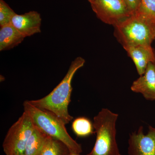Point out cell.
<instances>
[{"instance_id":"5","label":"cell","mask_w":155,"mask_h":155,"mask_svg":"<svg viewBox=\"0 0 155 155\" xmlns=\"http://www.w3.org/2000/svg\"><path fill=\"white\" fill-rule=\"evenodd\" d=\"M35 128L30 116L23 112L9 128L3 143L6 155H23L28 139Z\"/></svg>"},{"instance_id":"17","label":"cell","mask_w":155,"mask_h":155,"mask_svg":"<svg viewBox=\"0 0 155 155\" xmlns=\"http://www.w3.org/2000/svg\"><path fill=\"white\" fill-rule=\"evenodd\" d=\"M131 14L138 11L140 6L141 0H123Z\"/></svg>"},{"instance_id":"3","label":"cell","mask_w":155,"mask_h":155,"mask_svg":"<svg viewBox=\"0 0 155 155\" xmlns=\"http://www.w3.org/2000/svg\"><path fill=\"white\" fill-rule=\"evenodd\" d=\"M23 106L24 112L30 116L34 124L40 130L62 142L70 152H82L81 145L70 136L65 127L66 124L61 119L48 111L37 107L28 101H25Z\"/></svg>"},{"instance_id":"1","label":"cell","mask_w":155,"mask_h":155,"mask_svg":"<svg viewBox=\"0 0 155 155\" xmlns=\"http://www.w3.org/2000/svg\"><path fill=\"white\" fill-rule=\"evenodd\" d=\"M85 63V60L81 57L75 58L71 63L63 80L49 94L40 99L28 101L37 107L55 115L66 125L69 123L73 119L68 111L72 90V78L76 72L83 67Z\"/></svg>"},{"instance_id":"16","label":"cell","mask_w":155,"mask_h":155,"mask_svg":"<svg viewBox=\"0 0 155 155\" xmlns=\"http://www.w3.org/2000/svg\"><path fill=\"white\" fill-rule=\"evenodd\" d=\"M138 11L155 24V0H141Z\"/></svg>"},{"instance_id":"15","label":"cell","mask_w":155,"mask_h":155,"mask_svg":"<svg viewBox=\"0 0 155 155\" xmlns=\"http://www.w3.org/2000/svg\"><path fill=\"white\" fill-rule=\"evenodd\" d=\"M16 13L4 0H0V27L11 24Z\"/></svg>"},{"instance_id":"2","label":"cell","mask_w":155,"mask_h":155,"mask_svg":"<svg viewBox=\"0 0 155 155\" xmlns=\"http://www.w3.org/2000/svg\"><path fill=\"white\" fill-rule=\"evenodd\" d=\"M115 35L123 47L151 46L155 39V24L140 11L114 25Z\"/></svg>"},{"instance_id":"6","label":"cell","mask_w":155,"mask_h":155,"mask_svg":"<svg viewBox=\"0 0 155 155\" xmlns=\"http://www.w3.org/2000/svg\"><path fill=\"white\" fill-rule=\"evenodd\" d=\"M92 9L104 23L114 25L132 15L123 0H92Z\"/></svg>"},{"instance_id":"9","label":"cell","mask_w":155,"mask_h":155,"mask_svg":"<svg viewBox=\"0 0 155 155\" xmlns=\"http://www.w3.org/2000/svg\"><path fill=\"white\" fill-rule=\"evenodd\" d=\"M135 64L139 75H143L149 63L155 64V54L151 46H128L123 47Z\"/></svg>"},{"instance_id":"13","label":"cell","mask_w":155,"mask_h":155,"mask_svg":"<svg viewBox=\"0 0 155 155\" xmlns=\"http://www.w3.org/2000/svg\"><path fill=\"white\" fill-rule=\"evenodd\" d=\"M72 127L75 135L79 137H86L94 133L93 123L86 117L75 119L72 122Z\"/></svg>"},{"instance_id":"8","label":"cell","mask_w":155,"mask_h":155,"mask_svg":"<svg viewBox=\"0 0 155 155\" xmlns=\"http://www.w3.org/2000/svg\"><path fill=\"white\" fill-rule=\"evenodd\" d=\"M41 20L39 13L30 11L24 14H15L12 18L11 24L26 38L40 33Z\"/></svg>"},{"instance_id":"4","label":"cell","mask_w":155,"mask_h":155,"mask_svg":"<svg viewBox=\"0 0 155 155\" xmlns=\"http://www.w3.org/2000/svg\"><path fill=\"white\" fill-rule=\"evenodd\" d=\"M118 114L103 108L94 118L96 140L87 155H121L116 141V124Z\"/></svg>"},{"instance_id":"14","label":"cell","mask_w":155,"mask_h":155,"mask_svg":"<svg viewBox=\"0 0 155 155\" xmlns=\"http://www.w3.org/2000/svg\"><path fill=\"white\" fill-rule=\"evenodd\" d=\"M69 152L63 143L49 136L39 155H67Z\"/></svg>"},{"instance_id":"10","label":"cell","mask_w":155,"mask_h":155,"mask_svg":"<svg viewBox=\"0 0 155 155\" xmlns=\"http://www.w3.org/2000/svg\"><path fill=\"white\" fill-rule=\"evenodd\" d=\"M130 89L146 99L155 101V64L149 63L144 74L134 81Z\"/></svg>"},{"instance_id":"18","label":"cell","mask_w":155,"mask_h":155,"mask_svg":"<svg viewBox=\"0 0 155 155\" xmlns=\"http://www.w3.org/2000/svg\"><path fill=\"white\" fill-rule=\"evenodd\" d=\"M79 153L73 152H69L67 155H80Z\"/></svg>"},{"instance_id":"19","label":"cell","mask_w":155,"mask_h":155,"mask_svg":"<svg viewBox=\"0 0 155 155\" xmlns=\"http://www.w3.org/2000/svg\"><path fill=\"white\" fill-rule=\"evenodd\" d=\"M88 1H89V2H91L92 0H88Z\"/></svg>"},{"instance_id":"7","label":"cell","mask_w":155,"mask_h":155,"mask_svg":"<svg viewBox=\"0 0 155 155\" xmlns=\"http://www.w3.org/2000/svg\"><path fill=\"white\" fill-rule=\"evenodd\" d=\"M128 155H155V127L150 126L144 134L142 126L130 134L128 140Z\"/></svg>"},{"instance_id":"12","label":"cell","mask_w":155,"mask_h":155,"mask_svg":"<svg viewBox=\"0 0 155 155\" xmlns=\"http://www.w3.org/2000/svg\"><path fill=\"white\" fill-rule=\"evenodd\" d=\"M49 136L35 126L28 139L23 155H39L46 143Z\"/></svg>"},{"instance_id":"11","label":"cell","mask_w":155,"mask_h":155,"mask_svg":"<svg viewBox=\"0 0 155 155\" xmlns=\"http://www.w3.org/2000/svg\"><path fill=\"white\" fill-rule=\"evenodd\" d=\"M24 37L11 24L0 28V51L14 48L24 40Z\"/></svg>"},{"instance_id":"20","label":"cell","mask_w":155,"mask_h":155,"mask_svg":"<svg viewBox=\"0 0 155 155\" xmlns=\"http://www.w3.org/2000/svg\"></svg>"}]
</instances>
